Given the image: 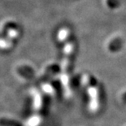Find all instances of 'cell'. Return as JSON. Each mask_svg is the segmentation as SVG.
I'll use <instances>...</instances> for the list:
<instances>
[{
	"mask_svg": "<svg viewBox=\"0 0 126 126\" xmlns=\"http://www.w3.org/2000/svg\"><path fill=\"white\" fill-rule=\"evenodd\" d=\"M63 60H62V74H61V81L62 84L64 86V90L68 94L69 93L68 89V68L70 66V61L72 54L74 50V44L73 42L70 41H65L63 42Z\"/></svg>",
	"mask_w": 126,
	"mask_h": 126,
	"instance_id": "cell-1",
	"label": "cell"
},
{
	"mask_svg": "<svg viewBox=\"0 0 126 126\" xmlns=\"http://www.w3.org/2000/svg\"><path fill=\"white\" fill-rule=\"evenodd\" d=\"M82 82L87 90L90 97V110L92 112H96L99 108V90L96 84H91V79L89 75L84 74L82 76Z\"/></svg>",
	"mask_w": 126,
	"mask_h": 126,
	"instance_id": "cell-2",
	"label": "cell"
}]
</instances>
